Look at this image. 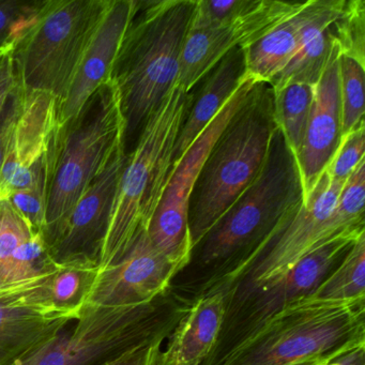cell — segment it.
<instances>
[{"label":"cell","instance_id":"cell-1","mask_svg":"<svg viewBox=\"0 0 365 365\" xmlns=\"http://www.w3.org/2000/svg\"><path fill=\"white\" fill-rule=\"evenodd\" d=\"M303 202L296 157L277 127L259 177L193 247L189 264L177 275L187 279L170 288L192 303L205 294H227Z\"/></svg>","mask_w":365,"mask_h":365},{"label":"cell","instance_id":"cell-2","mask_svg":"<svg viewBox=\"0 0 365 365\" xmlns=\"http://www.w3.org/2000/svg\"><path fill=\"white\" fill-rule=\"evenodd\" d=\"M196 0L136 1L113 70L130 155L155 110L178 84Z\"/></svg>","mask_w":365,"mask_h":365},{"label":"cell","instance_id":"cell-3","mask_svg":"<svg viewBox=\"0 0 365 365\" xmlns=\"http://www.w3.org/2000/svg\"><path fill=\"white\" fill-rule=\"evenodd\" d=\"M277 127L272 85L257 82L217 136L194 183L187 215L192 247L259 177Z\"/></svg>","mask_w":365,"mask_h":365},{"label":"cell","instance_id":"cell-4","mask_svg":"<svg viewBox=\"0 0 365 365\" xmlns=\"http://www.w3.org/2000/svg\"><path fill=\"white\" fill-rule=\"evenodd\" d=\"M365 346V300L302 297L212 365H302L335 360Z\"/></svg>","mask_w":365,"mask_h":365},{"label":"cell","instance_id":"cell-5","mask_svg":"<svg viewBox=\"0 0 365 365\" xmlns=\"http://www.w3.org/2000/svg\"><path fill=\"white\" fill-rule=\"evenodd\" d=\"M191 304L172 288L140 304H84L72 330L63 329L19 365L108 364L130 350L168 339Z\"/></svg>","mask_w":365,"mask_h":365},{"label":"cell","instance_id":"cell-6","mask_svg":"<svg viewBox=\"0 0 365 365\" xmlns=\"http://www.w3.org/2000/svg\"><path fill=\"white\" fill-rule=\"evenodd\" d=\"M185 104L187 93L175 87L128 155L100 254L99 270L117 264L140 230L148 228L172 170L173 151Z\"/></svg>","mask_w":365,"mask_h":365},{"label":"cell","instance_id":"cell-7","mask_svg":"<svg viewBox=\"0 0 365 365\" xmlns=\"http://www.w3.org/2000/svg\"><path fill=\"white\" fill-rule=\"evenodd\" d=\"M123 132L118 93L112 80L93 93L72 120L56 128L51 146L43 237L67 217L89 185L123 149Z\"/></svg>","mask_w":365,"mask_h":365},{"label":"cell","instance_id":"cell-8","mask_svg":"<svg viewBox=\"0 0 365 365\" xmlns=\"http://www.w3.org/2000/svg\"><path fill=\"white\" fill-rule=\"evenodd\" d=\"M110 0H46L14 50L24 93L65 99Z\"/></svg>","mask_w":365,"mask_h":365},{"label":"cell","instance_id":"cell-9","mask_svg":"<svg viewBox=\"0 0 365 365\" xmlns=\"http://www.w3.org/2000/svg\"><path fill=\"white\" fill-rule=\"evenodd\" d=\"M363 234L365 232L346 235L318 247L274 281L226 294L225 316L219 339L208 358L200 365L215 364L277 312L313 294L339 264L350 245Z\"/></svg>","mask_w":365,"mask_h":365},{"label":"cell","instance_id":"cell-10","mask_svg":"<svg viewBox=\"0 0 365 365\" xmlns=\"http://www.w3.org/2000/svg\"><path fill=\"white\" fill-rule=\"evenodd\" d=\"M256 83V81L247 78L210 125L175 164L166 181L161 200L149 222L147 232L151 242L160 253L178 264L182 270L189 264L193 250L187 215L194 183L217 136L247 100Z\"/></svg>","mask_w":365,"mask_h":365},{"label":"cell","instance_id":"cell-11","mask_svg":"<svg viewBox=\"0 0 365 365\" xmlns=\"http://www.w3.org/2000/svg\"><path fill=\"white\" fill-rule=\"evenodd\" d=\"M343 187V183L331 180L329 173L324 170L298 211L230 292L257 287L274 281L318 247L346 235L361 234H343L331 222V213L336 206Z\"/></svg>","mask_w":365,"mask_h":365},{"label":"cell","instance_id":"cell-12","mask_svg":"<svg viewBox=\"0 0 365 365\" xmlns=\"http://www.w3.org/2000/svg\"><path fill=\"white\" fill-rule=\"evenodd\" d=\"M55 271L0 287V365L20 364L76 320L48 298Z\"/></svg>","mask_w":365,"mask_h":365},{"label":"cell","instance_id":"cell-13","mask_svg":"<svg viewBox=\"0 0 365 365\" xmlns=\"http://www.w3.org/2000/svg\"><path fill=\"white\" fill-rule=\"evenodd\" d=\"M127 159L120 149L67 217L43 237L57 266L91 264L99 268L102 245Z\"/></svg>","mask_w":365,"mask_h":365},{"label":"cell","instance_id":"cell-14","mask_svg":"<svg viewBox=\"0 0 365 365\" xmlns=\"http://www.w3.org/2000/svg\"><path fill=\"white\" fill-rule=\"evenodd\" d=\"M304 4L257 0L252 9L227 24L190 29L181 53L177 86L189 93L228 52L253 46L297 14Z\"/></svg>","mask_w":365,"mask_h":365},{"label":"cell","instance_id":"cell-15","mask_svg":"<svg viewBox=\"0 0 365 365\" xmlns=\"http://www.w3.org/2000/svg\"><path fill=\"white\" fill-rule=\"evenodd\" d=\"M181 271L158 251L147 230H140L117 264L99 270L85 304L118 307L149 302L170 289Z\"/></svg>","mask_w":365,"mask_h":365},{"label":"cell","instance_id":"cell-16","mask_svg":"<svg viewBox=\"0 0 365 365\" xmlns=\"http://www.w3.org/2000/svg\"><path fill=\"white\" fill-rule=\"evenodd\" d=\"M0 173V202L33 182L57 128V102L43 93H24Z\"/></svg>","mask_w":365,"mask_h":365},{"label":"cell","instance_id":"cell-17","mask_svg":"<svg viewBox=\"0 0 365 365\" xmlns=\"http://www.w3.org/2000/svg\"><path fill=\"white\" fill-rule=\"evenodd\" d=\"M339 50L335 43L328 65L315 86V97L302 147L296 155L304 200L332 161L341 145Z\"/></svg>","mask_w":365,"mask_h":365},{"label":"cell","instance_id":"cell-18","mask_svg":"<svg viewBox=\"0 0 365 365\" xmlns=\"http://www.w3.org/2000/svg\"><path fill=\"white\" fill-rule=\"evenodd\" d=\"M135 7L136 0H110L67 96L57 106V127L72 120L93 93L112 80L119 48Z\"/></svg>","mask_w":365,"mask_h":365},{"label":"cell","instance_id":"cell-19","mask_svg":"<svg viewBox=\"0 0 365 365\" xmlns=\"http://www.w3.org/2000/svg\"><path fill=\"white\" fill-rule=\"evenodd\" d=\"M247 78L245 50L235 48L187 93L185 114L173 151L172 168Z\"/></svg>","mask_w":365,"mask_h":365},{"label":"cell","instance_id":"cell-20","mask_svg":"<svg viewBox=\"0 0 365 365\" xmlns=\"http://www.w3.org/2000/svg\"><path fill=\"white\" fill-rule=\"evenodd\" d=\"M226 296L217 292L196 299L168 337L162 365H200L215 348L223 326Z\"/></svg>","mask_w":365,"mask_h":365},{"label":"cell","instance_id":"cell-21","mask_svg":"<svg viewBox=\"0 0 365 365\" xmlns=\"http://www.w3.org/2000/svg\"><path fill=\"white\" fill-rule=\"evenodd\" d=\"M346 0H322L320 9L304 27L301 46L287 67L271 81L277 91L290 83L316 86L328 65L336 43L334 23L343 12Z\"/></svg>","mask_w":365,"mask_h":365},{"label":"cell","instance_id":"cell-22","mask_svg":"<svg viewBox=\"0 0 365 365\" xmlns=\"http://www.w3.org/2000/svg\"><path fill=\"white\" fill-rule=\"evenodd\" d=\"M322 0H309L294 16L264 38L245 48L247 76L256 82L270 83L298 52L304 27L320 9Z\"/></svg>","mask_w":365,"mask_h":365},{"label":"cell","instance_id":"cell-23","mask_svg":"<svg viewBox=\"0 0 365 365\" xmlns=\"http://www.w3.org/2000/svg\"><path fill=\"white\" fill-rule=\"evenodd\" d=\"M275 120L294 157L302 147L309 123L315 86L290 83L274 91Z\"/></svg>","mask_w":365,"mask_h":365},{"label":"cell","instance_id":"cell-24","mask_svg":"<svg viewBox=\"0 0 365 365\" xmlns=\"http://www.w3.org/2000/svg\"><path fill=\"white\" fill-rule=\"evenodd\" d=\"M312 294L322 300H365V234L350 245L339 264Z\"/></svg>","mask_w":365,"mask_h":365},{"label":"cell","instance_id":"cell-25","mask_svg":"<svg viewBox=\"0 0 365 365\" xmlns=\"http://www.w3.org/2000/svg\"><path fill=\"white\" fill-rule=\"evenodd\" d=\"M98 272L99 268L91 264L57 266L48 282V298L53 307L78 319Z\"/></svg>","mask_w":365,"mask_h":365},{"label":"cell","instance_id":"cell-26","mask_svg":"<svg viewBox=\"0 0 365 365\" xmlns=\"http://www.w3.org/2000/svg\"><path fill=\"white\" fill-rule=\"evenodd\" d=\"M36 234L9 200L0 202V287L11 284L16 254Z\"/></svg>","mask_w":365,"mask_h":365},{"label":"cell","instance_id":"cell-27","mask_svg":"<svg viewBox=\"0 0 365 365\" xmlns=\"http://www.w3.org/2000/svg\"><path fill=\"white\" fill-rule=\"evenodd\" d=\"M364 66H361L349 57L339 55V96L343 136L364 123Z\"/></svg>","mask_w":365,"mask_h":365},{"label":"cell","instance_id":"cell-28","mask_svg":"<svg viewBox=\"0 0 365 365\" xmlns=\"http://www.w3.org/2000/svg\"><path fill=\"white\" fill-rule=\"evenodd\" d=\"M51 144L36 172L33 182L12 194L8 200L29 222L34 232L42 235L46 226V204L51 182Z\"/></svg>","mask_w":365,"mask_h":365},{"label":"cell","instance_id":"cell-29","mask_svg":"<svg viewBox=\"0 0 365 365\" xmlns=\"http://www.w3.org/2000/svg\"><path fill=\"white\" fill-rule=\"evenodd\" d=\"M334 29L339 54L365 67V1H345L343 12L335 21Z\"/></svg>","mask_w":365,"mask_h":365},{"label":"cell","instance_id":"cell-30","mask_svg":"<svg viewBox=\"0 0 365 365\" xmlns=\"http://www.w3.org/2000/svg\"><path fill=\"white\" fill-rule=\"evenodd\" d=\"M44 1L0 0V53L14 52L37 20Z\"/></svg>","mask_w":365,"mask_h":365},{"label":"cell","instance_id":"cell-31","mask_svg":"<svg viewBox=\"0 0 365 365\" xmlns=\"http://www.w3.org/2000/svg\"><path fill=\"white\" fill-rule=\"evenodd\" d=\"M256 3L257 0H196L190 29L227 24L249 11Z\"/></svg>","mask_w":365,"mask_h":365},{"label":"cell","instance_id":"cell-32","mask_svg":"<svg viewBox=\"0 0 365 365\" xmlns=\"http://www.w3.org/2000/svg\"><path fill=\"white\" fill-rule=\"evenodd\" d=\"M364 133L365 125L362 123L354 131L343 136L334 158L327 168L331 180L345 185L359 163L365 159Z\"/></svg>","mask_w":365,"mask_h":365},{"label":"cell","instance_id":"cell-33","mask_svg":"<svg viewBox=\"0 0 365 365\" xmlns=\"http://www.w3.org/2000/svg\"><path fill=\"white\" fill-rule=\"evenodd\" d=\"M23 98H24V93L19 84L14 93L10 95L0 114V173L5 163L6 155H7L14 125L22 110Z\"/></svg>","mask_w":365,"mask_h":365},{"label":"cell","instance_id":"cell-34","mask_svg":"<svg viewBox=\"0 0 365 365\" xmlns=\"http://www.w3.org/2000/svg\"><path fill=\"white\" fill-rule=\"evenodd\" d=\"M165 339H160L145 344L106 365H162V345Z\"/></svg>","mask_w":365,"mask_h":365},{"label":"cell","instance_id":"cell-35","mask_svg":"<svg viewBox=\"0 0 365 365\" xmlns=\"http://www.w3.org/2000/svg\"><path fill=\"white\" fill-rule=\"evenodd\" d=\"M18 85L19 78L14 52L0 53V114Z\"/></svg>","mask_w":365,"mask_h":365},{"label":"cell","instance_id":"cell-36","mask_svg":"<svg viewBox=\"0 0 365 365\" xmlns=\"http://www.w3.org/2000/svg\"><path fill=\"white\" fill-rule=\"evenodd\" d=\"M341 365H365V346L339 356Z\"/></svg>","mask_w":365,"mask_h":365},{"label":"cell","instance_id":"cell-37","mask_svg":"<svg viewBox=\"0 0 365 365\" xmlns=\"http://www.w3.org/2000/svg\"><path fill=\"white\" fill-rule=\"evenodd\" d=\"M329 362H330V361H329ZM326 363V362H324ZM322 363H318V364H302V365H322Z\"/></svg>","mask_w":365,"mask_h":365}]
</instances>
